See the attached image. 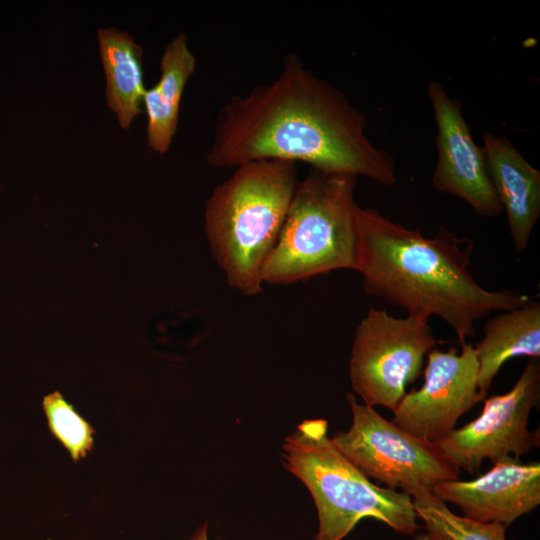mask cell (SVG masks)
<instances>
[{"label": "cell", "mask_w": 540, "mask_h": 540, "mask_svg": "<svg viewBox=\"0 0 540 540\" xmlns=\"http://www.w3.org/2000/svg\"><path fill=\"white\" fill-rule=\"evenodd\" d=\"M43 410L51 434L66 448L74 462L94 447V429L58 392L43 398Z\"/></svg>", "instance_id": "obj_17"}, {"label": "cell", "mask_w": 540, "mask_h": 540, "mask_svg": "<svg viewBox=\"0 0 540 540\" xmlns=\"http://www.w3.org/2000/svg\"><path fill=\"white\" fill-rule=\"evenodd\" d=\"M409 495L426 531L438 540H506L508 526L504 524L459 516L430 491L416 490Z\"/></svg>", "instance_id": "obj_16"}, {"label": "cell", "mask_w": 540, "mask_h": 540, "mask_svg": "<svg viewBox=\"0 0 540 540\" xmlns=\"http://www.w3.org/2000/svg\"><path fill=\"white\" fill-rule=\"evenodd\" d=\"M357 232L355 270L362 275L365 292L407 314L441 318L460 345L476 336V322L492 311L531 301L517 291L482 287L468 269L472 241L445 226L427 237L376 209L359 206Z\"/></svg>", "instance_id": "obj_2"}, {"label": "cell", "mask_w": 540, "mask_h": 540, "mask_svg": "<svg viewBox=\"0 0 540 540\" xmlns=\"http://www.w3.org/2000/svg\"><path fill=\"white\" fill-rule=\"evenodd\" d=\"M484 336L474 347L478 362V388L487 394L494 377L508 360L540 357V302L527 304L489 318Z\"/></svg>", "instance_id": "obj_13"}, {"label": "cell", "mask_w": 540, "mask_h": 540, "mask_svg": "<svg viewBox=\"0 0 540 540\" xmlns=\"http://www.w3.org/2000/svg\"><path fill=\"white\" fill-rule=\"evenodd\" d=\"M429 318L407 314L394 317L371 307L357 325L349 377L352 389L369 407L394 411L406 387L421 374L424 358L435 348Z\"/></svg>", "instance_id": "obj_6"}, {"label": "cell", "mask_w": 540, "mask_h": 540, "mask_svg": "<svg viewBox=\"0 0 540 540\" xmlns=\"http://www.w3.org/2000/svg\"><path fill=\"white\" fill-rule=\"evenodd\" d=\"M100 56L106 75V98L122 128L142 113L145 92L142 47L117 28L98 30Z\"/></svg>", "instance_id": "obj_15"}, {"label": "cell", "mask_w": 540, "mask_h": 540, "mask_svg": "<svg viewBox=\"0 0 540 540\" xmlns=\"http://www.w3.org/2000/svg\"><path fill=\"white\" fill-rule=\"evenodd\" d=\"M424 382L407 392L393 412L392 422L428 442L452 432L462 415L485 399L478 388V362L470 343L461 351L433 348L427 354Z\"/></svg>", "instance_id": "obj_9"}, {"label": "cell", "mask_w": 540, "mask_h": 540, "mask_svg": "<svg viewBox=\"0 0 540 540\" xmlns=\"http://www.w3.org/2000/svg\"><path fill=\"white\" fill-rule=\"evenodd\" d=\"M297 164L256 160L234 168L206 200L204 228L230 287L246 296L263 291L262 270L296 187Z\"/></svg>", "instance_id": "obj_3"}, {"label": "cell", "mask_w": 540, "mask_h": 540, "mask_svg": "<svg viewBox=\"0 0 540 540\" xmlns=\"http://www.w3.org/2000/svg\"><path fill=\"white\" fill-rule=\"evenodd\" d=\"M366 128V116L344 92L289 53L276 78L222 105L206 159L216 168L265 159L304 162L391 186L393 156L370 141Z\"/></svg>", "instance_id": "obj_1"}, {"label": "cell", "mask_w": 540, "mask_h": 540, "mask_svg": "<svg viewBox=\"0 0 540 540\" xmlns=\"http://www.w3.org/2000/svg\"><path fill=\"white\" fill-rule=\"evenodd\" d=\"M431 493L457 505L469 519L509 526L539 506L540 464L498 461L475 479L443 481Z\"/></svg>", "instance_id": "obj_11"}, {"label": "cell", "mask_w": 540, "mask_h": 540, "mask_svg": "<svg viewBox=\"0 0 540 540\" xmlns=\"http://www.w3.org/2000/svg\"><path fill=\"white\" fill-rule=\"evenodd\" d=\"M196 69V58L188 47L185 33L166 46L160 62L158 82L145 90L142 103L147 113V143L154 151H168L177 131L184 88Z\"/></svg>", "instance_id": "obj_14"}, {"label": "cell", "mask_w": 540, "mask_h": 540, "mask_svg": "<svg viewBox=\"0 0 540 540\" xmlns=\"http://www.w3.org/2000/svg\"><path fill=\"white\" fill-rule=\"evenodd\" d=\"M357 178L311 169L299 180L278 239L263 266V284L289 285L335 270H355Z\"/></svg>", "instance_id": "obj_5"}, {"label": "cell", "mask_w": 540, "mask_h": 540, "mask_svg": "<svg viewBox=\"0 0 540 540\" xmlns=\"http://www.w3.org/2000/svg\"><path fill=\"white\" fill-rule=\"evenodd\" d=\"M483 149L517 252L526 249L540 216V171L503 136L485 132Z\"/></svg>", "instance_id": "obj_12"}, {"label": "cell", "mask_w": 540, "mask_h": 540, "mask_svg": "<svg viewBox=\"0 0 540 540\" xmlns=\"http://www.w3.org/2000/svg\"><path fill=\"white\" fill-rule=\"evenodd\" d=\"M188 540H209L208 523L204 522L199 527H197Z\"/></svg>", "instance_id": "obj_18"}, {"label": "cell", "mask_w": 540, "mask_h": 540, "mask_svg": "<svg viewBox=\"0 0 540 540\" xmlns=\"http://www.w3.org/2000/svg\"><path fill=\"white\" fill-rule=\"evenodd\" d=\"M412 540H438L436 537H434L431 533L428 531L415 534Z\"/></svg>", "instance_id": "obj_19"}, {"label": "cell", "mask_w": 540, "mask_h": 540, "mask_svg": "<svg viewBox=\"0 0 540 540\" xmlns=\"http://www.w3.org/2000/svg\"><path fill=\"white\" fill-rule=\"evenodd\" d=\"M287 471L309 490L318 515L312 540H342L364 518H373L398 533L419 528L413 500L405 492L373 484L328 437V422L307 419L282 445Z\"/></svg>", "instance_id": "obj_4"}, {"label": "cell", "mask_w": 540, "mask_h": 540, "mask_svg": "<svg viewBox=\"0 0 540 540\" xmlns=\"http://www.w3.org/2000/svg\"><path fill=\"white\" fill-rule=\"evenodd\" d=\"M540 399L539 359H528L506 393L486 398L482 413L435 444L460 470L474 474L483 460L518 461L539 446V431H530V413Z\"/></svg>", "instance_id": "obj_8"}, {"label": "cell", "mask_w": 540, "mask_h": 540, "mask_svg": "<svg viewBox=\"0 0 540 540\" xmlns=\"http://www.w3.org/2000/svg\"><path fill=\"white\" fill-rule=\"evenodd\" d=\"M352 424L331 441L366 476L408 495L432 491L443 481L458 479L460 469L439 446L425 441L382 417L373 407L347 394Z\"/></svg>", "instance_id": "obj_7"}, {"label": "cell", "mask_w": 540, "mask_h": 540, "mask_svg": "<svg viewBox=\"0 0 540 540\" xmlns=\"http://www.w3.org/2000/svg\"><path fill=\"white\" fill-rule=\"evenodd\" d=\"M427 95L437 128L433 188L461 199L480 216H499L503 209L489 175L485 152L472 136L461 102L449 96L437 81L428 83Z\"/></svg>", "instance_id": "obj_10"}]
</instances>
